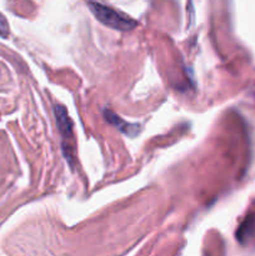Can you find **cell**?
Here are the masks:
<instances>
[{
  "instance_id": "3",
  "label": "cell",
  "mask_w": 255,
  "mask_h": 256,
  "mask_svg": "<svg viewBox=\"0 0 255 256\" xmlns=\"http://www.w3.org/2000/svg\"><path fill=\"white\" fill-rule=\"evenodd\" d=\"M105 118H106V120L110 122V124L119 128L120 132H125V134L130 135V136H134V135H136L138 132H139V130H138V128H139L138 125L126 124V122H122L119 116H116V115H115L114 112H110V110H106V112H105Z\"/></svg>"
},
{
  "instance_id": "5",
  "label": "cell",
  "mask_w": 255,
  "mask_h": 256,
  "mask_svg": "<svg viewBox=\"0 0 255 256\" xmlns=\"http://www.w3.org/2000/svg\"><path fill=\"white\" fill-rule=\"evenodd\" d=\"M9 35V25L4 15L0 12V38H6Z\"/></svg>"
},
{
  "instance_id": "1",
  "label": "cell",
  "mask_w": 255,
  "mask_h": 256,
  "mask_svg": "<svg viewBox=\"0 0 255 256\" xmlns=\"http://www.w3.org/2000/svg\"><path fill=\"white\" fill-rule=\"evenodd\" d=\"M88 6L90 8L94 16L102 24L106 25L112 29L128 32L136 26V22L132 18L128 16L126 14L119 12V10H115L104 4H99V2H88Z\"/></svg>"
},
{
  "instance_id": "4",
  "label": "cell",
  "mask_w": 255,
  "mask_h": 256,
  "mask_svg": "<svg viewBox=\"0 0 255 256\" xmlns=\"http://www.w3.org/2000/svg\"><path fill=\"white\" fill-rule=\"evenodd\" d=\"M255 234V216H250L249 219L245 220L239 228L236 236L240 242H246L248 240L252 239Z\"/></svg>"
},
{
  "instance_id": "2",
  "label": "cell",
  "mask_w": 255,
  "mask_h": 256,
  "mask_svg": "<svg viewBox=\"0 0 255 256\" xmlns=\"http://www.w3.org/2000/svg\"><path fill=\"white\" fill-rule=\"evenodd\" d=\"M55 118H56V125L59 129L60 135L62 138V152H64L65 158L70 165L72 166V122L68 115L66 109L62 105H55Z\"/></svg>"
}]
</instances>
